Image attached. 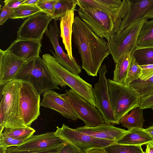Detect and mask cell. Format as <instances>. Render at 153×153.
<instances>
[{
    "label": "cell",
    "mask_w": 153,
    "mask_h": 153,
    "mask_svg": "<svg viewBox=\"0 0 153 153\" xmlns=\"http://www.w3.org/2000/svg\"><path fill=\"white\" fill-rule=\"evenodd\" d=\"M72 34L87 74L96 76L104 59L110 54L107 42L96 34L80 18L74 17Z\"/></svg>",
    "instance_id": "obj_1"
},
{
    "label": "cell",
    "mask_w": 153,
    "mask_h": 153,
    "mask_svg": "<svg viewBox=\"0 0 153 153\" xmlns=\"http://www.w3.org/2000/svg\"><path fill=\"white\" fill-rule=\"evenodd\" d=\"M13 80L29 84L40 95L49 90L60 89L54 81L44 60L40 56L26 62Z\"/></svg>",
    "instance_id": "obj_2"
},
{
    "label": "cell",
    "mask_w": 153,
    "mask_h": 153,
    "mask_svg": "<svg viewBox=\"0 0 153 153\" xmlns=\"http://www.w3.org/2000/svg\"><path fill=\"white\" fill-rule=\"evenodd\" d=\"M53 78L58 86H68L72 90L96 107L92 91V86L63 67L53 56L45 53L42 56Z\"/></svg>",
    "instance_id": "obj_3"
},
{
    "label": "cell",
    "mask_w": 153,
    "mask_h": 153,
    "mask_svg": "<svg viewBox=\"0 0 153 153\" xmlns=\"http://www.w3.org/2000/svg\"><path fill=\"white\" fill-rule=\"evenodd\" d=\"M77 12L80 18L96 34L107 40L118 31L126 16L111 14L90 8H79Z\"/></svg>",
    "instance_id": "obj_4"
},
{
    "label": "cell",
    "mask_w": 153,
    "mask_h": 153,
    "mask_svg": "<svg viewBox=\"0 0 153 153\" xmlns=\"http://www.w3.org/2000/svg\"><path fill=\"white\" fill-rule=\"evenodd\" d=\"M108 93L112 109L117 124L123 116L140 106V98L132 87L108 79Z\"/></svg>",
    "instance_id": "obj_5"
},
{
    "label": "cell",
    "mask_w": 153,
    "mask_h": 153,
    "mask_svg": "<svg viewBox=\"0 0 153 153\" xmlns=\"http://www.w3.org/2000/svg\"><path fill=\"white\" fill-rule=\"evenodd\" d=\"M147 19H138L123 30H119L107 40L110 53L114 62L128 53L131 55L137 47V39L141 27Z\"/></svg>",
    "instance_id": "obj_6"
},
{
    "label": "cell",
    "mask_w": 153,
    "mask_h": 153,
    "mask_svg": "<svg viewBox=\"0 0 153 153\" xmlns=\"http://www.w3.org/2000/svg\"><path fill=\"white\" fill-rule=\"evenodd\" d=\"M22 81L12 80L3 85L1 97L3 98L5 116V128L27 127L22 120L19 106V92Z\"/></svg>",
    "instance_id": "obj_7"
},
{
    "label": "cell",
    "mask_w": 153,
    "mask_h": 153,
    "mask_svg": "<svg viewBox=\"0 0 153 153\" xmlns=\"http://www.w3.org/2000/svg\"><path fill=\"white\" fill-rule=\"evenodd\" d=\"M60 95L69 104L85 126L94 127L104 123L98 109L71 89L66 90L65 93Z\"/></svg>",
    "instance_id": "obj_8"
},
{
    "label": "cell",
    "mask_w": 153,
    "mask_h": 153,
    "mask_svg": "<svg viewBox=\"0 0 153 153\" xmlns=\"http://www.w3.org/2000/svg\"><path fill=\"white\" fill-rule=\"evenodd\" d=\"M55 134L64 142L75 146L81 153L93 148H104L116 143L115 141L96 138L69 128L63 124L57 127Z\"/></svg>",
    "instance_id": "obj_9"
},
{
    "label": "cell",
    "mask_w": 153,
    "mask_h": 153,
    "mask_svg": "<svg viewBox=\"0 0 153 153\" xmlns=\"http://www.w3.org/2000/svg\"><path fill=\"white\" fill-rule=\"evenodd\" d=\"M106 66L103 65L98 73L99 78L97 82L92 88L96 107L102 115L104 123L108 124H117L112 109L108 93V79L106 74Z\"/></svg>",
    "instance_id": "obj_10"
},
{
    "label": "cell",
    "mask_w": 153,
    "mask_h": 153,
    "mask_svg": "<svg viewBox=\"0 0 153 153\" xmlns=\"http://www.w3.org/2000/svg\"><path fill=\"white\" fill-rule=\"evenodd\" d=\"M40 95L30 84L22 82L19 92L20 109L22 118L27 126L30 127L40 115Z\"/></svg>",
    "instance_id": "obj_11"
},
{
    "label": "cell",
    "mask_w": 153,
    "mask_h": 153,
    "mask_svg": "<svg viewBox=\"0 0 153 153\" xmlns=\"http://www.w3.org/2000/svg\"><path fill=\"white\" fill-rule=\"evenodd\" d=\"M53 18L41 12L25 20L19 27L17 39L41 42Z\"/></svg>",
    "instance_id": "obj_12"
},
{
    "label": "cell",
    "mask_w": 153,
    "mask_h": 153,
    "mask_svg": "<svg viewBox=\"0 0 153 153\" xmlns=\"http://www.w3.org/2000/svg\"><path fill=\"white\" fill-rule=\"evenodd\" d=\"M57 20L53 19V22L50 24L49 27L45 33L48 37L52 44L55 53L51 50L53 56L57 62L63 67L73 74L79 75L81 72V68L74 59H71L68 55L63 51L59 42L60 35L57 25Z\"/></svg>",
    "instance_id": "obj_13"
},
{
    "label": "cell",
    "mask_w": 153,
    "mask_h": 153,
    "mask_svg": "<svg viewBox=\"0 0 153 153\" xmlns=\"http://www.w3.org/2000/svg\"><path fill=\"white\" fill-rule=\"evenodd\" d=\"M81 8L97 9L109 14L126 15L132 2L128 0H77Z\"/></svg>",
    "instance_id": "obj_14"
},
{
    "label": "cell",
    "mask_w": 153,
    "mask_h": 153,
    "mask_svg": "<svg viewBox=\"0 0 153 153\" xmlns=\"http://www.w3.org/2000/svg\"><path fill=\"white\" fill-rule=\"evenodd\" d=\"M26 61L7 49H0V84L4 85L12 80Z\"/></svg>",
    "instance_id": "obj_15"
},
{
    "label": "cell",
    "mask_w": 153,
    "mask_h": 153,
    "mask_svg": "<svg viewBox=\"0 0 153 153\" xmlns=\"http://www.w3.org/2000/svg\"><path fill=\"white\" fill-rule=\"evenodd\" d=\"M40 106L55 110L68 119L74 120L79 119L69 104L53 90L43 94Z\"/></svg>",
    "instance_id": "obj_16"
},
{
    "label": "cell",
    "mask_w": 153,
    "mask_h": 153,
    "mask_svg": "<svg viewBox=\"0 0 153 153\" xmlns=\"http://www.w3.org/2000/svg\"><path fill=\"white\" fill-rule=\"evenodd\" d=\"M63 141L55 134L54 132H51L40 135H33L19 145L13 147L19 150H41L54 147Z\"/></svg>",
    "instance_id": "obj_17"
},
{
    "label": "cell",
    "mask_w": 153,
    "mask_h": 153,
    "mask_svg": "<svg viewBox=\"0 0 153 153\" xmlns=\"http://www.w3.org/2000/svg\"><path fill=\"white\" fill-rule=\"evenodd\" d=\"M41 47V42L37 41L17 39L12 42L7 50L26 62L39 56Z\"/></svg>",
    "instance_id": "obj_18"
},
{
    "label": "cell",
    "mask_w": 153,
    "mask_h": 153,
    "mask_svg": "<svg viewBox=\"0 0 153 153\" xmlns=\"http://www.w3.org/2000/svg\"><path fill=\"white\" fill-rule=\"evenodd\" d=\"M74 129L96 138L115 141L116 142L127 131L125 129L105 123L96 127H88L85 126Z\"/></svg>",
    "instance_id": "obj_19"
},
{
    "label": "cell",
    "mask_w": 153,
    "mask_h": 153,
    "mask_svg": "<svg viewBox=\"0 0 153 153\" xmlns=\"http://www.w3.org/2000/svg\"><path fill=\"white\" fill-rule=\"evenodd\" d=\"M153 6V0H138L132 2L119 30L125 29L137 20L144 18Z\"/></svg>",
    "instance_id": "obj_20"
},
{
    "label": "cell",
    "mask_w": 153,
    "mask_h": 153,
    "mask_svg": "<svg viewBox=\"0 0 153 153\" xmlns=\"http://www.w3.org/2000/svg\"><path fill=\"white\" fill-rule=\"evenodd\" d=\"M74 10L68 11L60 18V35L67 54L71 59H74L72 48L71 38L74 21Z\"/></svg>",
    "instance_id": "obj_21"
},
{
    "label": "cell",
    "mask_w": 153,
    "mask_h": 153,
    "mask_svg": "<svg viewBox=\"0 0 153 153\" xmlns=\"http://www.w3.org/2000/svg\"><path fill=\"white\" fill-rule=\"evenodd\" d=\"M149 134L143 128H133L127 130L126 133L117 141V143L141 146L153 142Z\"/></svg>",
    "instance_id": "obj_22"
},
{
    "label": "cell",
    "mask_w": 153,
    "mask_h": 153,
    "mask_svg": "<svg viewBox=\"0 0 153 153\" xmlns=\"http://www.w3.org/2000/svg\"><path fill=\"white\" fill-rule=\"evenodd\" d=\"M143 109L140 106L132 109L129 114L122 117L119 123L128 130L133 128H143L145 120L143 118Z\"/></svg>",
    "instance_id": "obj_23"
},
{
    "label": "cell",
    "mask_w": 153,
    "mask_h": 153,
    "mask_svg": "<svg viewBox=\"0 0 153 153\" xmlns=\"http://www.w3.org/2000/svg\"><path fill=\"white\" fill-rule=\"evenodd\" d=\"M137 45L138 47L153 46V19L144 22L138 35Z\"/></svg>",
    "instance_id": "obj_24"
},
{
    "label": "cell",
    "mask_w": 153,
    "mask_h": 153,
    "mask_svg": "<svg viewBox=\"0 0 153 153\" xmlns=\"http://www.w3.org/2000/svg\"><path fill=\"white\" fill-rule=\"evenodd\" d=\"M131 56L130 53L126 54L115 63L112 80L114 82L124 84L128 74Z\"/></svg>",
    "instance_id": "obj_25"
},
{
    "label": "cell",
    "mask_w": 153,
    "mask_h": 153,
    "mask_svg": "<svg viewBox=\"0 0 153 153\" xmlns=\"http://www.w3.org/2000/svg\"><path fill=\"white\" fill-rule=\"evenodd\" d=\"M131 55L139 65L153 64V46L137 47Z\"/></svg>",
    "instance_id": "obj_26"
},
{
    "label": "cell",
    "mask_w": 153,
    "mask_h": 153,
    "mask_svg": "<svg viewBox=\"0 0 153 153\" xmlns=\"http://www.w3.org/2000/svg\"><path fill=\"white\" fill-rule=\"evenodd\" d=\"M129 86L138 94L140 99L145 97L153 91V76L146 81L137 79L131 82Z\"/></svg>",
    "instance_id": "obj_27"
},
{
    "label": "cell",
    "mask_w": 153,
    "mask_h": 153,
    "mask_svg": "<svg viewBox=\"0 0 153 153\" xmlns=\"http://www.w3.org/2000/svg\"><path fill=\"white\" fill-rule=\"evenodd\" d=\"M77 0H58L54 6L53 19H60L69 10H75Z\"/></svg>",
    "instance_id": "obj_28"
},
{
    "label": "cell",
    "mask_w": 153,
    "mask_h": 153,
    "mask_svg": "<svg viewBox=\"0 0 153 153\" xmlns=\"http://www.w3.org/2000/svg\"><path fill=\"white\" fill-rule=\"evenodd\" d=\"M104 149L106 153H145L141 146L123 145L116 143Z\"/></svg>",
    "instance_id": "obj_29"
},
{
    "label": "cell",
    "mask_w": 153,
    "mask_h": 153,
    "mask_svg": "<svg viewBox=\"0 0 153 153\" xmlns=\"http://www.w3.org/2000/svg\"><path fill=\"white\" fill-rule=\"evenodd\" d=\"M13 10L10 18L11 19L29 18L35 14L42 12L36 5H21Z\"/></svg>",
    "instance_id": "obj_30"
},
{
    "label": "cell",
    "mask_w": 153,
    "mask_h": 153,
    "mask_svg": "<svg viewBox=\"0 0 153 153\" xmlns=\"http://www.w3.org/2000/svg\"><path fill=\"white\" fill-rule=\"evenodd\" d=\"M35 130L31 127L18 128H5L4 135L17 139H26L33 135Z\"/></svg>",
    "instance_id": "obj_31"
},
{
    "label": "cell",
    "mask_w": 153,
    "mask_h": 153,
    "mask_svg": "<svg viewBox=\"0 0 153 153\" xmlns=\"http://www.w3.org/2000/svg\"><path fill=\"white\" fill-rule=\"evenodd\" d=\"M141 71L134 57L131 55L127 76L123 84L129 86L131 82L139 78Z\"/></svg>",
    "instance_id": "obj_32"
},
{
    "label": "cell",
    "mask_w": 153,
    "mask_h": 153,
    "mask_svg": "<svg viewBox=\"0 0 153 153\" xmlns=\"http://www.w3.org/2000/svg\"><path fill=\"white\" fill-rule=\"evenodd\" d=\"M67 143L63 141L52 148L38 150H23L15 149L13 146L7 148L5 153H58Z\"/></svg>",
    "instance_id": "obj_33"
},
{
    "label": "cell",
    "mask_w": 153,
    "mask_h": 153,
    "mask_svg": "<svg viewBox=\"0 0 153 153\" xmlns=\"http://www.w3.org/2000/svg\"><path fill=\"white\" fill-rule=\"evenodd\" d=\"M58 0H38L36 5L42 12L48 16L52 17L54 6Z\"/></svg>",
    "instance_id": "obj_34"
},
{
    "label": "cell",
    "mask_w": 153,
    "mask_h": 153,
    "mask_svg": "<svg viewBox=\"0 0 153 153\" xmlns=\"http://www.w3.org/2000/svg\"><path fill=\"white\" fill-rule=\"evenodd\" d=\"M26 140L14 138L5 136L2 133L0 135V145L6 148L11 146H17L23 143Z\"/></svg>",
    "instance_id": "obj_35"
},
{
    "label": "cell",
    "mask_w": 153,
    "mask_h": 153,
    "mask_svg": "<svg viewBox=\"0 0 153 153\" xmlns=\"http://www.w3.org/2000/svg\"><path fill=\"white\" fill-rule=\"evenodd\" d=\"M141 69V75L139 79L146 81L153 76V64L139 65Z\"/></svg>",
    "instance_id": "obj_36"
},
{
    "label": "cell",
    "mask_w": 153,
    "mask_h": 153,
    "mask_svg": "<svg viewBox=\"0 0 153 153\" xmlns=\"http://www.w3.org/2000/svg\"><path fill=\"white\" fill-rule=\"evenodd\" d=\"M0 25H3L8 19H10L13 13V10L4 6L1 9Z\"/></svg>",
    "instance_id": "obj_37"
},
{
    "label": "cell",
    "mask_w": 153,
    "mask_h": 153,
    "mask_svg": "<svg viewBox=\"0 0 153 153\" xmlns=\"http://www.w3.org/2000/svg\"><path fill=\"white\" fill-rule=\"evenodd\" d=\"M140 107L143 109L153 108V91L147 96L140 99Z\"/></svg>",
    "instance_id": "obj_38"
},
{
    "label": "cell",
    "mask_w": 153,
    "mask_h": 153,
    "mask_svg": "<svg viewBox=\"0 0 153 153\" xmlns=\"http://www.w3.org/2000/svg\"><path fill=\"white\" fill-rule=\"evenodd\" d=\"M1 98L0 104V135L1 134L5 126V116L4 108L3 98L2 97H1Z\"/></svg>",
    "instance_id": "obj_39"
},
{
    "label": "cell",
    "mask_w": 153,
    "mask_h": 153,
    "mask_svg": "<svg viewBox=\"0 0 153 153\" xmlns=\"http://www.w3.org/2000/svg\"><path fill=\"white\" fill-rule=\"evenodd\" d=\"M58 153H81L74 146L67 143Z\"/></svg>",
    "instance_id": "obj_40"
},
{
    "label": "cell",
    "mask_w": 153,
    "mask_h": 153,
    "mask_svg": "<svg viewBox=\"0 0 153 153\" xmlns=\"http://www.w3.org/2000/svg\"><path fill=\"white\" fill-rule=\"evenodd\" d=\"M25 0H5L4 5L14 10L21 5Z\"/></svg>",
    "instance_id": "obj_41"
},
{
    "label": "cell",
    "mask_w": 153,
    "mask_h": 153,
    "mask_svg": "<svg viewBox=\"0 0 153 153\" xmlns=\"http://www.w3.org/2000/svg\"><path fill=\"white\" fill-rule=\"evenodd\" d=\"M85 153H106L104 148H93L87 150Z\"/></svg>",
    "instance_id": "obj_42"
},
{
    "label": "cell",
    "mask_w": 153,
    "mask_h": 153,
    "mask_svg": "<svg viewBox=\"0 0 153 153\" xmlns=\"http://www.w3.org/2000/svg\"><path fill=\"white\" fill-rule=\"evenodd\" d=\"M146 145V153H153V142L149 143Z\"/></svg>",
    "instance_id": "obj_43"
},
{
    "label": "cell",
    "mask_w": 153,
    "mask_h": 153,
    "mask_svg": "<svg viewBox=\"0 0 153 153\" xmlns=\"http://www.w3.org/2000/svg\"><path fill=\"white\" fill-rule=\"evenodd\" d=\"M38 0H25L21 4L22 5H36Z\"/></svg>",
    "instance_id": "obj_44"
},
{
    "label": "cell",
    "mask_w": 153,
    "mask_h": 153,
    "mask_svg": "<svg viewBox=\"0 0 153 153\" xmlns=\"http://www.w3.org/2000/svg\"><path fill=\"white\" fill-rule=\"evenodd\" d=\"M144 19L153 18V6L150 10L144 16Z\"/></svg>",
    "instance_id": "obj_45"
},
{
    "label": "cell",
    "mask_w": 153,
    "mask_h": 153,
    "mask_svg": "<svg viewBox=\"0 0 153 153\" xmlns=\"http://www.w3.org/2000/svg\"><path fill=\"white\" fill-rule=\"evenodd\" d=\"M145 130L149 134L153 139V130L150 129L148 128L145 129Z\"/></svg>",
    "instance_id": "obj_46"
},
{
    "label": "cell",
    "mask_w": 153,
    "mask_h": 153,
    "mask_svg": "<svg viewBox=\"0 0 153 153\" xmlns=\"http://www.w3.org/2000/svg\"><path fill=\"white\" fill-rule=\"evenodd\" d=\"M7 148L3 146L0 145V153H5Z\"/></svg>",
    "instance_id": "obj_47"
},
{
    "label": "cell",
    "mask_w": 153,
    "mask_h": 153,
    "mask_svg": "<svg viewBox=\"0 0 153 153\" xmlns=\"http://www.w3.org/2000/svg\"><path fill=\"white\" fill-rule=\"evenodd\" d=\"M148 128L150 129L153 130V124L151 126H149Z\"/></svg>",
    "instance_id": "obj_48"
},
{
    "label": "cell",
    "mask_w": 153,
    "mask_h": 153,
    "mask_svg": "<svg viewBox=\"0 0 153 153\" xmlns=\"http://www.w3.org/2000/svg\"><path fill=\"white\" fill-rule=\"evenodd\" d=\"M152 110H153V108H152Z\"/></svg>",
    "instance_id": "obj_49"
}]
</instances>
